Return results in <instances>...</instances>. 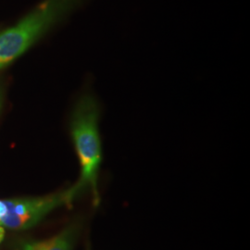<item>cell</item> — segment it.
I'll return each instance as SVG.
<instances>
[{
  "instance_id": "cell-6",
  "label": "cell",
  "mask_w": 250,
  "mask_h": 250,
  "mask_svg": "<svg viewBox=\"0 0 250 250\" xmlns=\"http://www.w3.org/2000/svg\"><path fill=\"white\" fill-rule=\"evenodd\" d=\"M3 98H4V91H3L2 86L0 85V110H1L2 103H3Z\"/></svg>"
},
{
  "instance_id": "cell-1",
  "label": "cell",
  "mask_w": 250,
  "mask_h": 250,
  "mask_svg": "<svg viewBox=\"0 0 250 250\" xmlns=\"http://www.w3.org/2000/svg\"><path fill=\"white\" fill-rule=\"evenodd\" d=\"M101 105L91 92L81 94L70 115V133L80 161L81 176L77 184L83 191L89 188L94 202H99L98 176L102 161V146L99 133Z\"/></svg>"
},
{
  "instance_id": "cell-3",
  "label": "cell",
  "mask_w": 250,
  "mask_h": 250,
  "mask_svg": "<svg viewBox=\"0 0 250 250\" xmlns=\"http://www.w3.org/2000/svg\"><path fill=\"white\" fill-rule=\"evenodd\" d=\"M82 192V188L76 183L66 190L44 197L0 199V226L15 231L30 229L54 209L72 205Z\"/></svg>"
},
{
  "instance_id": "cell-4",
  "label": "cell",
  "mask_w": 250,
  "mask_h": 250,
  "mask_svg": "<svg viewBox=\"0 0 250 250\" xmlns=\"http://www.w3.org/2000/svg\"><path fill=\"white\" fill-rule=\"evenodd\" d=\"M79 228L76 224L64 229L58 235L43 241L20 242L14 250H73Z\"/></svg>"
},
{
  "instance_id": "cell-5",
  "label": "cell",
  "mask_w": 250,
  "mask_h": 250,
  "mask_svg": "<svg viewBox=\"0 0 250 250\" xmlns=\"http://www.w3.org/2000/svg\"><path fill=\"white\" fill-rule=\"evenodd\" d=\"M4 237H5V228L0 226V243L3 241Z\"/></svg>"
},
{
  "instance_id": "cell-2",
  "label": "cell",
  "mask_w": 250,
  "mask_h": 250,
  "mask_svg": "<svg viewBox=\"0 0 250 250\" xmlns=\"http://www.w3.org/2000/svg\"><path fill=\"white\" fill-rule=\"evenodd\" d=\"M88 0H43L0 33V69L13 62Z\"/></svg>"
}]
</instances>
